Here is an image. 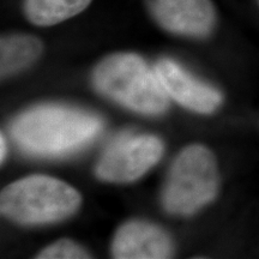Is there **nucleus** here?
Returning <instances> with one entry per match:
<instances>
[{"mask_svg":"<svg viewBox=\"0 0 259 259\" xmlns=\"http://www.w3.org/2000/svg\"><path fill=\"white\" fill-rule=\"evenodd\" d=\"M155 21L164 30L190 37H206L216 23L211 0H147Z\"/></svg>","mask_w":259,"mask_h":259,"instance_id":"423d86ee","label":"nucleus"},{"mask_svg":"<svg viewBox=\"0 0 259 259\" xmlns=\"http://www.w3.org/2000/svg\"><path fill=\"white\" fill-rule=\"evenodd\" d=\"M36 258L38 259H85L90 254L82 246L69 239H61L54 244L47 246L41 251Z\"/></svg>","mask_w":259,"mask_h":259,"instance_id":"9b49d317","label":"nucleus"},{"mask_svg":"<svg viewBox=\"0 0 259 259\" xmlns=\"http://www.w3.org/2000/svg\"><path fill=\"white\" fill-rule=\"evenodd\" d=\"M80 202L78 191L69 184L48 176H30L3 189L0 210L21 225H46L70 218Z\"/></svg>","mask_w":259,"mask_h":259,"instance_id":"7ed1b4c3","label":"nucleus"},{"mask_svg":"<svg viewBox=\"0 0 259 259\" xmlns=\"http://www.w3.org/2000/svg\"><path fill=\"white\" fill-rule=\"evenodd\" d=\"M41 41L30 35H11L2 38L0 72L2 77L21 72L35 63L42 54Z\"/></svg>","mask_w":259,"mask_h":259,"instance_id":"1a4fd4ad","label":"nucleus"},{"mask_svg":"<svg viewBox=\"0 0 259 259\" xmlns=\"http://www.w3.org/2000/svg\"><path fill=\"white\" fill-rule=\"evenodd\" d=\"M92 0H25V16L32 24L50 27L78 15Z\"/></svg>","mask_w":259,"mask_h":259,"instance_id":"9d476101","label":"nucleus"},{"mask_svg":"<svg viewBox=\"0 0 259 259\" xmlns=\"http://www.w3.org/2000/svg\"><path fill=\"white\" fill-rule=\"evenodd\" d=\"M154 70L168 97L190 111L210 114L221 106L223 96L218 89L196 79L176 61L162 59Z\"/></svg>","mask_w":259,"mask_h":259,"instance_id":"0eeeda50","label":"nucleus"},{"mask_svg":"<svg viewBox=\"0 0 259 259\" xmlns=\"http://www.w3.org/2000/svg\"><path fill=\"white\" fill-rule=\"evenodd\" d=\"M173 254V242L160 227L130 221L115 233L112 255L116 259H164Z\"/></svg>","mask_w":259,"mask_h":259,"instance_id":"6e6552de","label":"nucleus"},{"mask_svg":"<svg viewBox=\"0 0 259 259\" xmlns=\"http://www.w3.org/2000/svg\"><path fill=\"white\" fill-rule=\"evenodd\" d=\"M102 128V119L93 113L61 105H41L18 115L11 125V135L24 153L57 157L85 147Z\"/></svg>","mask_w":259,"mask_h":259,"instance_id":"f257e3e1","label":"nucleus"},{"mask_svg":"<svg viewBox=\"0 0 259 259\" xmlns=\"http://www.w3.org/2000/svg\"><path fill=\"white\" fill-rule=\"evenodd\" d=\"M5 156H6V143H5V137L2 135V137H0V160H2V162L5 160Z\"/></svg>","mask_w":259,"mask_h":259,"instance_id":"f8f14e48","label":"nucleus"},{"mask_svg":"<svg viewBox=\"0 0 259 259\" xmlns=\"http://www.w3.org/2000/svg\"><path fill=\"white\" fill-rule=\"evenodd\" d=\"M219 187L218 162L211 150L204 145H190L171 164L162 204L173 215H192L216 198Z\"/></svg>","mask_w":259,"mask_h":259,"instance_id":"20e7f679","label":"nucleus"},{"mask_svg":"<svg viewBox=\"0 0 259 259\" xmlns=\"http://www.w3.org/2000/svg\"><path fill=\"white\" fill-rule=\"evenodd\" d=\"M97 92L144 115H160L168 107V95L155 70L134 53H118L100 61L93 72Z\"/></svg>","mask_w":259,"mask_h":259,"instance_id":"f03ea898","label":"nucleus"},{"mask_svg":"<svg viewBox=\"0 0 259 259\" xmlns=\"http://www.w3.org/2000/svg\"><path fill=\"white\" fill-rule=\"evenodd\" d=\"M163 143L150 135H127L118 138L106 149L95 173L108 183H131L143 177L160 161Z\"/></svg>","mask_w":259,"mask_h":259,"instance_id":"39448f33","label":"nucleus"}]
</instances>
